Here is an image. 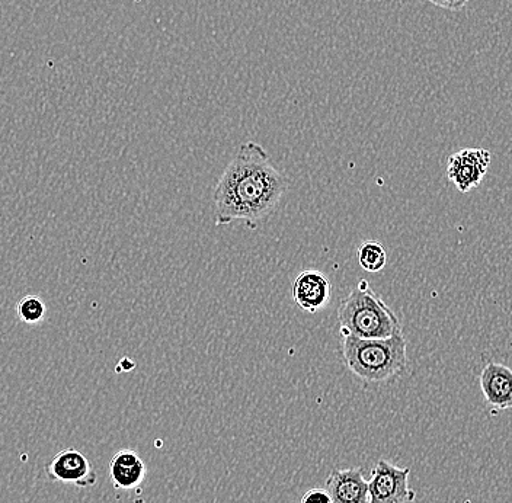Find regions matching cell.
Listing matches in <instances>:
<instances>
[{
  "instance_id": "cell-1",
  "label": "cell",
  "mask_w": 512,
  "mask_h": 503,
  "mask_svg": "<svg viewBox=\"0 0 512 503\" xmlns=\"http://www.w3.org/2000/svg\"><path fill=\"white\" fill-rule=\"evenodd\" d=\"M286 189V178L275 168L261 144H240L214 189L216 226H229L240 220L249 229H256L258 221L277 208Z\"/></svg>"
},
{
  "instance_id": "cell-2",
  "label": "cell",
  "mask_w": 512,
  "mask_h": 503,
  "mask_svg": "<svg viewBox=\"0 0 512 503\" xmlns=\"http://www.w3.org/2000/svg\"><path fill=\"white\" fill-rule=\"evenodd\" d=\"M342 357L355 377L366 383L383 384L405 374L408 344L403 333L386 339L344 336Z\"/></svg>"
},
{
  "instance_id": "cell-3",
  "label": "cell",
  "mask_w": 512,
  "mask_h": 503,
  "mask_svg": "<svg viewBox=\"0 0 512 503\" xmlns=\"http://www.w3.org/2000/svg\"><path fill=\"white\" fill-rule=\"evenodd\" d=\"M338 323L342 336L360 339H386L402 333L398 315L366 280L358 281L339 307Z\"/></svg>"
},
{
  "instance_id": "cell-4",
  "label": "cell",
  "mask_w": 512,
  "mask_h": 503,
  "mask_svg": "<svg viewBox=\"0 0 512 503\" xmlns=\"http://www.w3.org/2000/svg\"><path fill=\"white\" fill-rule=\"evenodd\" d=\"M411 469L399 467L387 460L377 461L368 482L370 503H411L416 492L409 486Z\"/></svg>"
},
{
  "instance_id": "cell-5",
  "label": "cell",
  "mask_w": 512,
  "mask_h": 503,
  "mask_svg": "<svg viewBox=\"0 0 512 503\" xmlns=\"http://www.w3.org/2000/svg\"><path fill=\"white\" fill-rule=\"evenodd\" d=\"M492 155L482 147H466L453 153L447 162V178L457 191L469 194L479 188L491 166Z\"/></svg>"
},
{
  "instance_id": "cell-6",
  "label": "cell",
  "mask_w": 512,
  "mask_h": 503,
  "mask_svg": "<svg viewBox=\"0 0 512 503\" xmlns=\"http://www.w3.org/2000/svg\"><path fill=\"white\" fill-rule=\"evenodd\" d=\"M46 472L51 482H62L78 488H91L98 479L89 458L76 448L60 451L50 461Z\"/></svg>"
},
{
  "instance_id": "cell-7",
  "label": "cell",
  "mask_w": 512,
  "mask_h": 503,
  "mask_svg": "<svg viewBox=\"0 0 512 503\" xmlns=\"http://www.w3.org/2000/svg\"><path fill=\"white\" fill-rule=\"evenodd\" d=\"M332 285L328 277L318 269H306L297 275L293 284V300L303 312L315 315L329 306Z\"/></svg>"
},
{
  "instance_id": "cell-8",
  "label": "cell",
  "mask_w": 512,
  "mask_h": 503,
  "mask_svg": "<svg viewBox=\"0 0 512 503\" xmlns=\"http://www.w3.org/2000/svg\"><path fill=\"white\" fill-rule=\"evenodd\" d=\"M479 384L489 408L494 410L511 409L512 373L507 365L488 362L480 373Z\"/></svg>"
},
{
  "instance_id": "cell-9",
  "label": "cell",
  "mask_w": 512,
  "mask_h": 503,
  "mask_svg": "<svg viewBox=\"0 0 512 503\" xmlns=\"http://www.w3.org/2000/svg\"><path fill=\"white\" fill-rule=\"evenodd\" d=\"M325 489L334 503H370L368 480L361 467L332 470L326 479Z\"/></svg>"
},
{
  "instance_id": "cell-10",
  "label": "cell",
  "mask_w": 512,
  "mask_h": 503,
  "mask_svg": "<svg viewBox=\"0 0 512 503\" xmlns=\"http://www.w3.org/2000/svg\"><path fill=\"white\" fill-rule=\"evenodd\" d=\"M146 464L133 450H120L110 461V480L118 490H134L146 479Z\"/></svg>"
},
{
  "instance_id": "cell-11",
  "label": "cell",
  "mask_w": 512,
  "mask_h": 503,
  "mask_svg": "<svg viewBox=\"0 0 512 503\" xmlns=\"http://www.w3.org/2000/svg\"><path fill=\"white\" fill-rule=\"evenodd\" d=\"M357 258L360 267L371 274L382 271L387 264L386 249L374 240H367L358 248Z\"/></svg>"
},
{
  "instance_id": "cell-12",
  "label": "cell",
  "mask_w": 512,
  "mask_h": 503,
  "mask_svg": "<svg viewBox=\"0 0 512 503\" xmlns=\"http://www.w3.org/2000/svg\"><path fill=\"white\" fill-rule=\"evenodd\" d=\"M46 313V303L38 296H25L16 304V315L27 325H38L43 322Z\"/></svg>"
},
{
  "instance_id": "cell-13",
  "label": "cell",
  "mask_w": 512,
  "mask_h": 503,
  "mask_svg": "<svg viewBox=\"0 0 512 503\" xmlns=\"http://www.w3.org/2000/svg\"><path fill=\"white\" fill-rule=\"evenodd\" d=\"M300 503H334V501H332L328 490L316 488L307 490Z\"/></svg>"
},
{
  "instance_id": "cell-14",
  "label": "cell",
  "mask_w": 512,
  "mask_h": 503,
  "mask_svg": "<svg viewBox=\"0 0 512 503\" xmlns=\"http://www.w3.org/2000/svg\"><path fill=\"white\" fill-rule=\"evenodd\" d=\"M425 2H430L437 8L446 9V11L459 12L466 8L469 0H425Z\"/></svg>"
}]
</instances>
